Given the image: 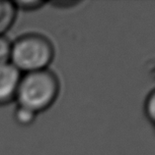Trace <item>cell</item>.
<instances>
[{
	"label": "cell",
	"mask_w": 155,
	"mask_h": 155,
	"mask_svg": "<svg viewBox=\"0 0 155 155\" xmlns=\"http://www.w3.org/2000/svg\"><path fill=\"white\" fill-rule=\"evenodd\" d=\"M144 110L147 118L155 125V88L146 97Z\"/></svg>",
	"instance_id": "52a82bcc"
},
{
	"label": "cell",
	"mask_w": 155,
	"mask_h": 155,
	"mask_svg": "<svg viewBox=\"0 0 155 155\" xmlns=\"http://www.w3.org/2000/svg\"><path fill=\"white\" fill-rule=\"evenodd\" d=\"M22 73L11 63L0 66V105L14 100L17 94Z\"/></svg>",
	"instance_id": "3957f363"
},
{
	"label": "cell",
	"mask_w": 155,
	"mask_h": 155,
	"mask_svg": "<svg viewBox=\"0 0 155 155\" xmlns=\"http://www.w3.org/2000/svg\"><path fill=\"white\" fill-rule=\"evenodd\" d=\"M37 115L38 114L33 111V110L24 107V106L18 105L14 112V119L20 126L27 127V126H31L34 123Z\"/></svg>",
	"instance_id": "5b68a950"
},
{
	"label": "cell",
	"mask_w": 155,
	"mask_h": 155,
	"mask_svg": "<svg viewBox=\"0 0 155 155\" xmlns=\"http://www.w3.org/2000/svg\"><path fill=\"white\" fill-rule=\"evenodd\" d=\"M17 12L18 10L15 7L14 2L0 1V35H4L13 26Z\"/></svg>",
	"instance_id": "277c9868"
},
{
	"label": "cell",
	"mask_w": 155,
	"mask_h": 155,
	"mask_svg": "<svg viewBox=\"0 0 155 155\" xmlns=\"http://www.w3.org/2000/svg\"><path fill=\"white\" fill-rule=\"evenodd\" d=\"M44 2L39 1V0H34V1H15L14 5L17 8V10H23V11H35L40 9L41 7L44 5Z\"/></svg>",
	"instance_id": "ba28073f"
},
{
	"label": "cell",
	"mask_w": 155,
	"mask_h": 155,
	"mask_svg": "<svg viewBox=\"0 0 155 155\" xmlns=\"http://www.w3.org/2000/svg\"><path fill=\"white\" fill-rule=\"evenodd\" d=\"M12 42L5 35H0V66L10 63Z\"/></svg>",
	"instance_id": "8992f818"
},
{
	"label": "cell",
	"mask_w": 155,
	"mask_h": 155,
	"mask_svg": "<svg viewBox=\"0 0 155 155\" xmlns=\"http://www.w3.org/2000/svg\"><path fill=\"white\" fill-rule=\"evenodd\" d=\"M58 93V78L52 71L47 69L22 74L15 99L18 101V105L39 114L55 103Z\"/></svg>",
	"instance_id": "6da1fadb"
},
{
	"label": "cell",
	"mask_w": 155,
	"mask_h": 155,
	"mask_svg": "<svg viewBox=\"0 0 155 155\" xmlns=\"http://www.w3.org/2000/svg\"><path fill=\"white\" fill-rule=\"evenodd\" d=\"M54 58V45L42 35L27 34L12 42L10 63L22 74L47 70Z\"/></svg>",
	"instance_id": "7a4b0ae2"
}]
</instances>
